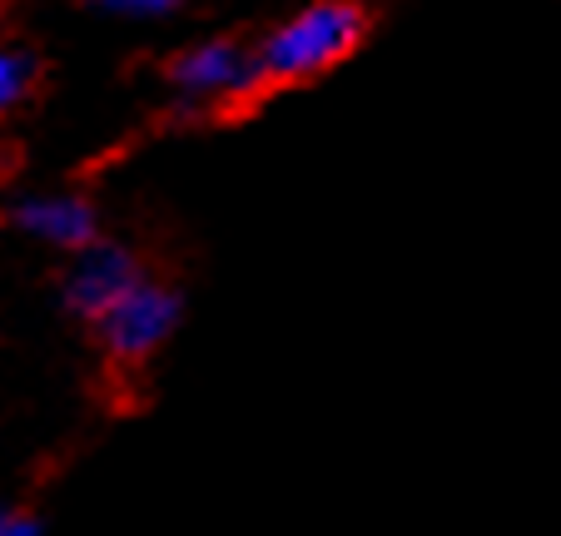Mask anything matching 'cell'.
Segmentation results:
<instances>
[{
  "label": "cell",
  "mask_w": 561,
  "mask_h": 536,
  "mask_svg": "<svg viewBox=\"0 0 561 536\" xmlns=\"http://www.w3.org/2000/svg\"><path fill=\"white\" fill-rule=\"evenodd\" d=\"M174 323H180V294L139 278V284L129 288L125 298H115L90 328H95L100 347L110 353L115 368H135V363H149V353L170 338Z\"/></svg>",
  "instance_id": "obj_2"
},
{
  "label": "cell",
  "mask_w": 561,
  "mask_h": 536,
  "mask_svg": "<svg viewBox=\"0 0 561 536\" xmlns=\"http://www.w3.org/2000/svg\"><path fill=\"white\" fill-rule=\"evenodd\" d=\"M45 84V60L31 50V45L0 35V115L31 105Z\"/></svg>",
  "instance_id": "obj_6"
},
{
  "label": "cell",
  "mask_w": 561,
  "mask_h": 536,
  "mask_svg": "<svg viewBox=\"0 0 561 536\" xmlns=\"http://www.w3.org/2000/svg\"><path fill=\"white\" fill-rule=\"evenodd\" d=\"M378 15L363 0H313L308 11L288 15L284 25L249 45V75L229 100L209 110L214 125H239V119L259 115L268 100L318 84L323 75H333L339 65H348L353 55L368 45Z\"/></svg>",
  "instance_id": "obj_1"
},
{
  "label": "cell",
  "mask_w": 561,
  "mask_h": 536,
  "mask_svg": "<svg viewBox=\"0 0 561 536\" xmlns=\"http://www.w3.org/2000/svg\"><path fill=\"white\" fill-rule=\"evenodd\" d=\"M145 278V269H139L135 253L125 249H85V259H80V269L70 274V308L85 323H95L100 313H105L115 298H125L129 288Z\"/></svg>",
  "instance_id": "obj_4"
},
{
  "label": "cell",
  "mask_w": 561,
  "mask_h": 536,
  "mask_svg": "<svg viewBox=\"0 0 561 536\" xmlns=\"http://www.w3.org/2000/svg\"><path fill=\"white\" fill-rule=\"evenodd\" d=\"M90 5H105V11H125V15H164V11H174L180 0H90Z\"/></svg>",
  "instance_id": "obj_7"
},
{
  "label": "cell",
  "mask_w": 561,
  "mask_h": 536,
  "mask_svg": "<svg viewBox=\"0 0 561 536\" xmlns=\"http://www.w3.org/2000/svg\"><path fill=\"white\" fill-rule=\"evenodd\" d=\"M159 75H164L174 90H184V95L209 100V110H214L219 100H229L233 90L244 84V75H249V45L219 35V41H204V45H194V50L170 55V60L159 65Z\"/></svg>",
  "instance_id": "obj_3"
},
{
  "label": "cell",
  "mask_w": 561,
  "mask_h": 536,
  "mask_svg": "<svg viewBox=\"0 0 561 536\" xmlns=\"http://www.w3.org/2000/svg\"><path fill=\"white\" fill-rule=\"evenodd\" d=\"M5 15H11V0H0V21H5Z\"/></svg>",
  "instance_id": "obj_9"
},
{
  "label": "cell",
  "mask_w": 561,
  "mask_h": 536,
  "mask_svg": "<svg viewBox=\"0 0 561 536\" xmlns=\"http://www.w3.org/2000/svg\"><path fill=\"white\" fill-rule=\"evenodd\" d=\"M15 219L35 229L41 239L65 243V249H90L95 243V209L85 199H35Z\"/></svg>",
  "instance_id": "obj_5"
},
{
  "label": "cell",
  "mask_w": 561,
  "mask_h": 536,
  "mask_svg": "<svg viewBox=\"0 0 561 536\" xmlns=\"http://www.w3.org/2000/svg\"><path fill=\"white\" fill-rule=\"evenodd\" d=\"M0 536H35V522H25V516H0Z\"/></svg>",
  "instance_id": "obj_8"
}]
</instances>
